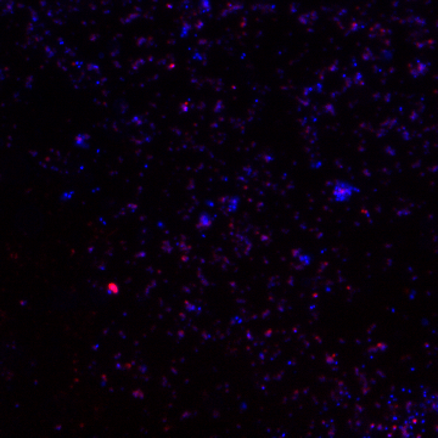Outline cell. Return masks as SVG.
I'll return each instance as SVG.
<instances>
[{"label": "cell", "mask_w": 438, "mask_h": 438, "mask_svg": "<svg viewBox=\"0 0 438 438\" xmlns=\"http://www.w3.org/2000/svg\"><path fill=\"white\" fill-rule=\"evenodd\" d=\"M359 191L360 189L358 188V186L351 184V183L346 182V180L339 179L334 183V188L331 195H333V200L335 201V202L343 203L351 200L352 197H353L356 194H358Z\"/></svg>", "instance_id": "obj_1"}, {"label": "cell", "mask_w": 438, "mask_h": 438, "mask_svg": "<svg viewBox=\"0 0 438 438\" xmlns=\"http://www.w3.org/2000/svg\"><path fill=\"white\" fill-rule=\"evenodd\" d=\"M292 256H294V258L302 265V268L309 267L313 262V257L308 253L303 252L300 248H295V250L292 251Z\"/></svg>", "instance_id": "obj_2"}]
</instances>
